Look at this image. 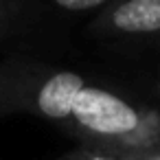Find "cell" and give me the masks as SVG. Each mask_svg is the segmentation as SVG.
I'll return each mask as SVG.
<instances>
[{"label": "cell", "mask_w": 160, "mask_h": 160, "mask_svg": "<svg viewBox=\"0 0 160 160\" xmlns=\"http://www.w3.org/2000/svg\"><path fill=\"white\" fill-rule=\"evenodd\" d=\"M88 79L68 68H55L27 57L0 62V108L5 114L27 112L62 127Z\"/></svg>", "instance_id": "2"}, {"label": "cell", "mask_w": 160, "mask_h": 160, "mask_svg": "<svg viewBox=\"0 0 160 160\" xmlns=\"http://www.w3.org/2000/svg\"><path fill=\"white\" fill-rule=\"evenodd\" d=\"M2 116H7V114H5V110H2V108H0V118H2Z\"/></svg>", "instance_id": "9"}, {"label": "cell", "mask_w": 160, "mask_h": 160, "mask_svg": "<svg viewBox=\"0 0 160 160\" xmlns=\"http://www.w3.org/2000/svg\"><path fill=\"white\" fill-rule=\"evenodd\" d=\"M156 90H158V97H160V77H158V81H156Z\"/></svg>", "instance_id": "8"}, {"label": "cell", "mask_w": 160, "mask_h": 160, "mask_svg": "<svg viewBox=\"0 0 160 160\" xmlns=\"http://www.w3.org/2000/svg\"><path fill=\"white\" fill-rule=\"evenodd\" d=\"M129 156H123V153H114V151H108V149H97V147H88V149H79V151H72L68 156H62L57 160H127Z\"/></svg>", "instance_id": "5"}, {"label": "cell", "mask_w": 160, "mask_h": 160, "mask_svg": "<svg viewBox=\"0 0 160 160\" xmlns=\"http://www.w3.org/2000/svg\"><path fill=\"white\" fill-rule=\"evenodd\" d=\"M16 13L18 11L13 0H0V35L11 27V22L16 20Z\"/></svg>", "instance_id": "6"}, {"label": "cell", "mask_w": 160, "mask_h": 160, "mask_svg": "<svg viewBox=\"0 0 160 160\" xmlns=\"http://www.w3.org/2000/svg\"><path fill=\"white\" fill-rule=\"evenodd\" d=\"M51 2L68 13H83V11H94L101 7H108L112 0H51Z\"/></svg>", "instance_id": "4"}, {"label": "cell", "mask_w": 160, "mask_h": 160, "mask_svg": "<svg viewBox=\"0 0 160 160\" xmlns=\"http://www.w3.org/2000/svg\"><path fill=\"white\" fill-rule=\"evenodd\" d=\"M66 129L90 147L123 156L160 147V118L156 114L94 83H86L77 94Z\"/></svg>", "instance_id": "1"}, {"label": "cell", "mask_w": 160, "mask_h": 160, "mask_svg": "<svg viewBox=\"0 0 160 160\" xmlns=\"http://www.w3.org/2000/svg\"><path fill=\"white\" fill-rule=\"evenodd\" d=\"M127 160H160V147H153V149L134 153V156H129Z\"/></svg>", "instance_id": "7"}, {"label": "cell", "mask_w": 160, "mask_h": 160, "mask_svg": "<svg viewBox=\"0 0 160 160\" xmlns=\"http://www.w3.org/2000/svg\"><path fill=\"white\" fill-rule=\"evenodd\" d=\"M90 29L103 38H160V0H112Z\"/></svg>", "instance_id": "3"}]
</instances>
